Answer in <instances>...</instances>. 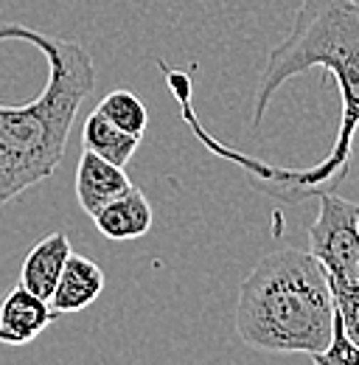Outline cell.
Listing matches in <instances>:
<instances>
[{"label": "cell", "mask_w": 359, "mask_h": 365, "mask_svg": "<svg viewBox=\"0 0 359 365\" xmlns=\"http://www.w3.org/2000/svg\"><path fill=\"white\" fill-rule=\"evenodd\" d=\"M104 284H107L104 270L93 259L79 256V253H71L48 304H51V309L56 315L82 312V309H88L90 304L98 301V295L104 292Z\"/></svg>", "instance_id": "52a82bcc"}, {"label": "cell", "mask_w": 359, "mask_h": 365, "mask_svg": "<svg viewBox=\"0 0 359 365\" xmlns=\"http://www.w3.org/2000/svg\"><path fill=\"white\" fill-rule=\"evenodd\" d=\"M314 365H359V346H354L348 340V334L343 331V320L340 315L334 318V334H331V343L312 354Z\"/></svg>", "instance_id": "7c38bea8"}, {"label": "cell", "mask_w": 359, "mask_h": 365, "mask_svg": "<svg viewBox=\"0 0 359 365\" xmlns=\"http://www.w3.org/2000/svg\"><path fill=\"white\" fill-rule=\"evenodd\" d=\"M309 253L328 278L334 304L359 295V222L357 202L334 191L320 194V211L309 228Z\"/></svg>", "instance_id": "277c9868"}, {"label": "cell", "mask_w": 359, "mask_h": 365, "mask_svg": "<svg viewBox=\"0 0 359 365\" xmlns=\"http://www.w3.org/2000/svg\"><path fill=\"white\" fill-rule=\"evenodd\" d=\"M71 242L65 233H51L40 239L28 256L23 259V270H20V287H26L28 292L40 295L45 301H51L53 289H56V281L65 270V262L71 256Z\"/></svg>", "instance_id": "9c48e42d"}, {"label": "cell", "mask_w": 359, "mask_h": 365, "mask_svg": "<svg viewBox=\"0 0 359 365\" xmlns=\"http://www.w3.org/2000/svg\"><path fill=\"white\" fill-rule=\"evenodd\" d=\"M337 315L343 320V331L348 334V340L359 346V295L357 298H345V301H337Z\"/></svg>", "instance_id": "4fadbf2b"}, {"label": "cell", "mask_w": 359, "mask_h": 365, "mask_svg": "<svg viewBox=\"0 0 359 365\" xmlns=\"http://www.w3.org/2000/svg\"><path fill=\"white\" fill-rule=\"evenodd\" d=\"M9 202V197H6V191H3V182H0V208Z\"/></svg>", "instance_id": "5bb4252c"}, {"label": "cell", "mask_w": 359, "mask_h": 365, "mask_svg": "<svg viewBox=\"0 0 359 365\" xmlns=\"http://www.w3.org/2000/svg\"><path fill=\"white\" fill-rule=\"evenodd\" d=\"M309 68H320L331 73V79L340 88V130L334 138L331 152L312 169L289 172V169H269L261 160H250L239 152L222 149L211 135H205L197 127V118L191 107H182V115L194 124L197 135L202 138L217 155L227 160H236L244 166L253 178L272 188L269 194L286 197V200H306L312 194L334 191L345 180L351 155H354V135L359 130V3L357 0H303L295 11V26L289 37L269 51L267 62L261 68L256 96H253V130L267 115L272 96L283 88L292 76L306 73Z\"/></svg>", "instance_id": "6da1fadb"}, {"label": "cell", "mask_w": 359, "mask_h": 365, "mask_svg": "<svg viewBox=\"0 0 359 365\" xmlns=\"http://www.w3.org/2000/svg\"><path fill=\"white\" fill-rule=\"evenodd\" d=\"M90 220L95 222V228L101 230V236H107L113 242H130V239H140L152 230L155 211H152L146 194L132 185L130 191H124L118 200L107 202Z\"/></svg>", "instance_id": "ba28073f"}, {"label": "cell", "mask_w": 359, "mask_h": 365, "mask_svg": "<svg viewBox=\"0 0 359 365\" xmlns=\"http://www.w3.org/2000/svg\"><path fill=\"white\" fill-rule=\"evenodd\" d=\"M357 222H359V202H357Z\"/></svg>", "instance_id": "9a60e30c"}, {"label": "cell", "mask_w": 359, "mask_h": 365, "mask_svg": "<svg viewBox=\"0 0 359 365\" xmlns=\"http://www.w3.org/2000/svg\"><path fill=\"white\" fill-rule=\"evenodd\" d=\"M110 124H115L118 130L130 133L135 138L146 135V127H149V113H146V104L135 96L132 91H113L107 93L98 107H95Z\"/></svg>", "instance_id": "8fae6325"}, {"label": "cell", "mask_w": 359, "mask_h": 365, "mask_svg": "<svg viewBox=\"0 0 359 365\" xmlns=\"http://www.w3.org/2000/svg\"><path fill=\"white\" fill-rule=\"evenodd\" d=\"M143 138H135L124 130H118L115 124H110L98 110L90 113V118L85 121V130H82V143L85 149L95 152L98 158L115 163V166H127L135 158L137 146H140Z\"/></svg>", "instance_id": "30bf717a"}, {"label": "cell", "mask_w": 359, "mask_h": 365, "mask_svg": "<svg viewBox=\"0 0 359 365\" xmlns=\"http://www.w3.org/2000/svg\"><path fill=\"white\" fill-rule=\"evenodd\" d=\"M130 188H132V182L121 166L98 158L90 149L82 152L79 166H76V200H79L85 214H90V217L98 214L107 202L118 200Z\"/></svg>", "instance_id": "8992f818"}, {"label": "cell", "mask_w": 359, "mask_h": 365, "mask_svg": "<svg viewBox=\"0 0 359 365\" xmlns=\"http://www.w3.org/2000/svg\"><path fill=\"white\" fill-rule=\"evenodd\" d=\"M28 43L48 59L43 93L20 107L0 104V182L9 200L48 180L65 158L71 127L82 101L95 88V65L88 48L51 37L23 23H3L0 43Z\"/></svg>", "instance_id": "7a4b0ae2"}, {"label": "cell", "mask_w": 359, "mask_h": 365, "mask_svg": "<svg viewBox=\"0 0 359 365\" xmlns=\"http://www.w3.org/2000/svg\"><path fill=\"white\" fill-rule=\"evenodd\" d=\"M59 315L51 309V304L45 298L17 284L0 304V343L11 346V349L28 346Z\"/></svg>", "instance_id": "5b68a950"}, {"label": "cell", "mask_w": 359, "mask_h": 365, "mask_svg": "<svg viewBox=\"0 0 359 365\" xmlns=\"http://www.w3.org/2000/svg\"><path fill=\"white\" fill-rule=\"evenodd\" d=\"M334 295L309 250L267 253L239 287L236 331L269 354H317L334 334Z\"/></svg>", "instance_id": "3957f363"}]
</instances>
